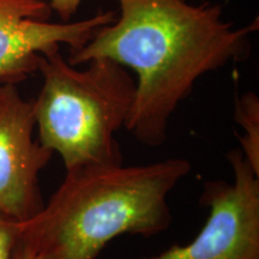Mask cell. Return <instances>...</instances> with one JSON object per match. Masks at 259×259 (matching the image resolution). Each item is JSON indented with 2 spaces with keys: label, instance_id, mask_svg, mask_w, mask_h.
<instances>
[{
  "label": "cell",
  "instance_id": "1",
  "mask_svg": "<svg viewBox=\"0 0 259 259\" xmlns=\"http://www.w3.org/2000/svg\"><path fill=\"white\" fill-rule=\"evenodd\" d=\"M120 16L97 29L67 61L82 66L107 58L137 76L125 128L150 148L166 142L174 112L204 74L242 61L251 50L255 19L234 27L219 5L186 0H118Z\"/></svg>",
  "mask_w": 259,
  "mask_h": 259
},
{
  "label": "cell",
  "instance_id": "2",
  "mask_svg": "<svg viewBox=\"0 0 259 259\" xmlns=\"http://www.w3.org/2000/svg\"><path fill=\"white\" fill-rule=\"evenodd\" d=\"M190 171L181 157L69 170L41 211L21 222L19 238L50 259H96L118 236L157 235L171 223L168 197Z\"/></svg>",
  "mask_w": 259,
  "mask_h": 259
},
{
  "label": "cell",
  "instance_id": "3",
  "mask_svg": "<svg viewBox=\"0 0 259 259\" xmlns=\"http://www.w3.org/2000/svg\"><path fill=\"white\" fill-rule=\"evenodd\" d=\"M42 87L32 100L37 141L58 154L66 171L122 163L116 134L134 105L136 79L126 67L97 58L79 69L60 50L41 54Z\"/></svg>",
  "mask_w": 259,
  "mask_h": 259
},
{
  "label": "cell",
  "instance_id": "4",
  "mask_svg": "<svg viewBox=\"0 0 259 259\" xmlns=\"http://www.w3.org/2000/svg\"><path fill=\"white\" fill-rule=\"evenodd\" d=\"M227 158L233 180L204 183L209 215L198 235L145 259H259V174L238 149Z\"/></svg>",
  "mask_w": 259,
  "mask_h": 259
},
{
  "label": "cell",
  "instance_id": "5",
  "mask_svg": "<svg viewBox=\"0 0 259 259\" xmlns=\"http://www.w3.org/2000/svg\"><path fill=\"white\" fill-rule=\"evenodd\" d=\"M46 0H0V83L17 84L37 72L41 54L84 46L97 29L115 19L114 11L76 22H50Z\"/></svg>",
  "mask_w": 259,
  "mask_h": 259
},
{
  "label": "cell",
  "instance_id": "6",
  "mask_svg": "<svg viewBox=\"0 0 259 259\" xmlns=\"http://www.w3.org/2000/svg\"><path fill=\"white\" fill-rule=\"evenodd\" d=\"M35 128L32 101L0 83V212L18 222L45 205L38 177L53 153L34 138Z\"/></svg>",
  "mask_w": 259,
  "mask_h": 259
},
{
  "label": "cell",
  "instance_id": "7",
  "mask_svg": "<svg viewBox=\"0 0 259 259\" xmlns=\"http://www.w3.org/2000/svg\"><path fill=\"white\" fill-rule=\"evenodd\" d=\"M234 120L242 132H236L240 151L255 173L259 174V99L248 92L236 97Z\"/></svg>",
  "mask_w": 259,
  "mask_h": 259
},
{
  "label": "cell",
  "instance_id": "8",
  "mask_svg": "<svg viewBox=\"0 0 259 259\" xmlns=\"http://www.w3.org/2000/svg\"><path fill=\"white\" fill-rule=\"evenodd\" d=\"M21 222L0 212V259H11L17 245Z\"/></svg>",
  "mask_w": 259,
  "mask_h": 259
},
{
  "label": "cell",
  "instance_id": "9",
  "mask_svg": "<svg viewBox=\"0 0 259 259\" xmlns=\"http://www.w3.org/2000/svg\"><path fill=\"white\" fill-rule=\"evenodd\" d=\"M83 0H48L52 11L56 12L61 22H71L76 16Z\"/></svg>",
  "mask_w": 259,
  "mask_h": 259
},
{
  "label": "cell",
  "instance_id": "10",
  "mask_svg": "<svg viewBox=\"0 0 259 259\" xmlns=\"http://www.w3.org/2000/svg\"><path fill=\"white\" fill-rule=\"evenodd\" d=\"M11 259H50L46 254L42 253L34 246L28 244L27 241L22 240L18 238L17 245H16L14 253H12Z\"/></svg>",
  "mask_w": 259,
  "mask_h": 259
}]
</instances>
